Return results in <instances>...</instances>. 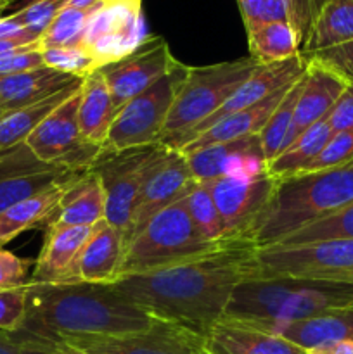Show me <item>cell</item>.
<instances>
[{
  "label": "cell",
  "mask_w": 353,
  "mask_h": 354,
  "mask_svg": "<svg viewBox=\"0 0 353 354\" xmlns=\"http://www.w3.org/2000/svg\"><path fill=\"white\" fill-rule=\"evenodd\" d=\"M52 354H89L78 348L64 344V342H52Z\"/></svg>",
  "instance_id": "51"
},
{
  "label": "cell",
  "mask_w": 353,
  "mask_h": 354,
  "mask_svg": "<svg viewBox=\"0 0 353 354\" xmlns=\"http://www.w3.org/2000/svg\"><path fill=\"white\" fill-rule=\"evenodd\" d=\"M307 71L301 78L300 95H298L296 107H294L289 144L294 138L300 137L305 130L327 118L348 83L341 75L332 71L317 59L307 57Z\"/></svg>",
  "instance_id": "18"
},
{
  "label": "cell",
  "mask_w": 353,
  "mask_h": 354,
  "mask_svg": "<svg viewBox=\"0 0 353 354\" xmlns=\"http://www.w3.org/2000/svg\"><path fill=\"white\" fill-rule=\"evenodd\" d=\"M28 48H40V44L28 38H0V57Z\"/></svg>",
  "instance_id": "47"
},
{
  "label": "cell",
  "mask_w": 353,
  "mask_h": 354,
  "mask_svg": "<svg viewBox=\"0 0 353 354\" xmlns=\"http://www.w3.org/2000/svg\"><path fill=\"white\" fill-rule=\"evenodd\" d=\"M331 137L332 130L327 120L315 123L314 127L305 130L300 137L294 138L277 158L269 161V175L279 180L303 173Z\"/></svg>",
  "instance_id": "29"
},
{
  "label": "cell",
  "mask_w": 353,
  "mask_h": 354,
  "mask_svg": "<svg viewBox=\"0 0 353 354\" xmlns=\"http://www.w3.org/2000/svg\"><path fill=\"white\" fill-rule=\"evenodd\" d=\"M189 68L179 62L168 75L125 104L114 116L102 151L121 152L159 144L173 100L189 75Z\"/></svg>",
  "instance_id": "7"
},
{
  "label": "cell",
  "mask_w": 353,
  "mask_h": 354,
  "mask_svg": "<svg viewBox=\"0 0 353 354\" xmlns=\"http://www.w3.org/2000/svg\"><path fill=\"white\" fill-rule=\"evenodd\" d=\"M255 254L253 242H228L203 258L147 275L125 277L113 287L151 317L204 335L224 318L235 287L256 279Z\"/></svg>",
  "instance_id": "1"
},
{
  "label": "cell",
  "mask_w": 353,
  "mask_h": 354,
  "mask_svg": "<svg viewBox=\"0 0 353 354\" xmlns=\"http://www.w3.org/2000/svg\"><path fill=\"white\" fill-rule=\"evenodd\" d=\"M80 88L40 121L24 144L40 161L61 168L87 171L102 151L83 140L78 127Z\"/></svg>",
  "instance_id": "10"
},
{
  "label": "cell",
  "mask_w": 353,
  "mask_h": 354,
  "mask_svg": "<svg viewBox=\"0 0 353 354\" xmlns=\"http://www.w3.org/2000/svg\"><path fill=\"white\" fill-rule=\"evenodd\" d=\"M307 64L308 61L303 54L294 55V57L287 59V61L272 62V64H258L255 71L249 75V78L246 80L242 85H239L237 88H235V92L232 93V95L228 97V99L225 100L210 118H206L203 123L197 124V127L180 142V145L175 151H180L182 147H185V145L189 144V142H192L197 135L206 131L208 128L217 124L218 121L224 120V118L239 113V111L248 109V107L262 102L263 99L272 95L277 90L284 88V86L287 85H293L294 82H298V80L305 75Z\"/></svg>",
  "instance_id": "17"
},
{
  "label": "cell",
  "mask_w": 353,
  "mask_h": 354,
  "mask_svg": "<svg viewBox=\"0 0 353 354\" xmlns=\"http://www.w3.org/2000/svg\"><path fill=\"white\" fill-rule=\"evenodd\" d=\"M204 346L210 354H307L279 335L227 318L204 332Z\"/></svg>",
  "instance_id": "20"
},
{
  "label": "cell",
  "mask_w": 353,
  "mask_h": 354,
  "mask_svg": "<svg viewBox=\"0 0 353 354\" xmlns=\"http://www.w3.org/2000/svg\"><path fill=\"white\" fill-rule=\"evenodd\" d=\"M23 351V335L19 330H0V354H21Z\"/></svg>",
  "instance_id": "48"
},
{
  "label": "cell",
  "mask_w": 353,
  "mask_h": 354,
  "mask_svg": "<svg viewBox=\"0 0 353 354\" xmlns=\"http://www.w3.org/2000/svg\"><path fill=\"white\" fill-rule=\"evenodd\" d=\"M256 279L327 280L353 283V239L256 249Z\"/></svg>",
  "instance_id": "8"
},
{
  "label": "cell",
  "mask_w": 353,
  "mask_h": 354,
  "mask_svg": "<svg viewBox=\"0 0 353 354\" xmlns=\"http://www.w3.org/2000/svg\"><path fill=\"white\" fill-rule=\"evenodd\" d=\"M21 335H23V351L21 354H52V342L35 337L26 332H21Z\"/></svg>",
  "instance_id": "49"
},
{
  "label": "cell",
  "mask_w": 353,
  "mask_h": 354,
  "mask_svg": "<svg viewBox=\"0 0 353 354\" xmlns=\"http://www.w3.org/2000/svg\"><path fill=\"white\" fill-rule=\"evenodd\" d=\"M57 342L89 354H210L203 334L163 320L134 334L76 335Z\"/></svg>",
  "instance_id": "12"
},
{
  "label": "cell",
  "mask_w": 353,
  "mask_h": 354,
  "mask_svg": "<svg viewBox=\"0 0 353 354\" xmlns=\"http://www.w3.org/2000/svg\"><path fill=\"white\" fill-rule=\"evenodd\" d=\"M307 354H353V341H338L308 349Z\"/></svg>",
  "instance_id": "50"
},
{
  "label": "cell",
  "mask_w": 353,
  "mask_h": 354,
  "mask_svg": "<svg viewBox=\"0 0 353 354\" xmlns=\"http://www.w3.org/2000/svg\"><path fill=\"white\" fill-rule=\"evenodd\" d=\"M6 114H7V113H6V111H3V107L0 106V120H2V118L6 116Z\"/></svg>",
  "instance_id": "55"
},
{
  "label": "cell",
  "mask_w": 353,
  "mask_h": 354,
  "mask_svg": "<svg viewBox=\"0 0 353 354\" xmlns=\"http://www.w3.org/2000/svg\"><path fill=\"white\" fill-rule=\"evenodd\" d=\"M242 140L206 145V147L196 149V151L183 154L194 180L196 182H211V180L220 178L225 159L228 158L230 152H234L241 145Z\"/></svg>",
  "instance_id": "37"
},
{
  "label": "cell",
  "mask_w": 353,
  "mask_h": 354,
  "mask_svg": "<svg viewBox=\"0 0 353 354\" xmlns=\"http://www.w3.org/2000/svg\"><path fill=\"white\" fill-rule=\"evenodd\" d=\"M82 82L68 86L66 90L48 97V99L42 100V102L23 107V109L12 111V113H7L6 116L0 120V152L14 147V145L24 144L26 138L30 137L31 131L40 124V121L44 120L48 113H52L55 107L61 106L68 97H71L73 93L82 86Z\"/></svg>",
  "instance_id": "31"
},
{
  "label": "cell",
  "mask_w": 353,
  "mask_h": 354,
  "mask_svg": "<svg viewBox=\"0 0 353 354\" xmlns=\"http://www.w3.org/2000/svg\"><path fill=\"white\" fill-rule=\"evenodd\" d=\"M301 78L289 86V90L282 97L279 106L270 114L269 121L265 123L263 130L260 131V145H262V151L266 162L277 158L287 147V144H289V135L291 130H293L294 120V107H296V100L301 88Z\"/></svg>",
  "instance_id": "32"
},
{
  "label": "cell",
  "mask_w": 353,
  "mask_h": 354,
  "mask_svg": "<svg viewBox=\"0 0 353 354\" xmlns=\"http://www.w3.org/2000/svg\"><path fill=\"white\" fill-rule=\"evenodd\" d=\"M42 66H45V62L40 48H28V50H19L0 57V76L31 71Z\"/></svg>",
  "instance_id": "46"
},
{
  "label": "cell",
  "mask_w": 353,
  "mask_h": 354,
  "mask_svg": "<svg viewBox=\"0 0 353 354\" xmlns=\"http://www.w3.org/2000/svg\"><path fill=\"white\" fill-rule=\"evenodd\" d=\"M28 286L21 289L0 290V330L16 332L26 317Z\"/></svg>",
  "instance_id": "41"
},
{
  "label": "cell",
  "mask_w": 353,
  "mask_h": 354,
  "mask_svg": "<svg viewBox=\"0 0 353 354\" xmlns=\"http://www.w3.org/2000/svg\"><path fill=\"white\" fill-rule=\"evenodd\" d=\"M352 203L353 162L279 178L251 242L256 249L277 245L300 228L332 216Z\"/></svg>",
  "instance_id": "3"
},
{
  "label": "cell",
  "mask_w": 353,
  "mask_h": 354,
  "mask_svg": "<svg viewBox=\"0 0 353 354\" xmlns=\"http://www.w3.org/2000/svg\"><path fill=\"white\" fill-rule=\"evenodd\" d=\"M156 322L113 283H28L26 317L19 330L57 342L76 335L134 334Z\"/></svg>",
  "instance_id": "2"
},
{
  "label": "cell",
  "mask_w": 353,
  "mask_h": 354,
  "mask_svg": "<svg viewBox=\"0 0 353 354\" xmlns=\"http://www.w3.org/2000/svg\"><path fill=\"white\" fill-rule=\"evenodd\" d=\"M14 2H17V0H10V3H14Z\"/></svg>",
  "instance_id": "56"
},
{
  "label": "cell",
  "mask_w": 353,
  "mask_h": 354,
  "mask_svg": "<svg viewBox=\"0 0 353 354\" xmlns=\"http://www.w3.org/2000/svg\"><path fill=\"white\" fill-rule=\"evenodd\" d=\"M165 145L127 149L121 152L100 151L92 165L106 194V216L104 220L116 227L127 237L135 201L152 162L163 152Z\"/></svg>",
  "instance_id": "9"
},
{
  "label": "cell",
  "mask_w": 353,
  "mask_h": 354,
  "mask_svg": "<svg viewBox=\"0 0 353 354\" xmlns=\"http://www.w3.org/2000/svg\"><path fill=\"white\" fill-rule=\"evenodd\" d=\"M68 2L69 0H40V2L31 3V6L23 7L19 10H14L9 16H12L14 21H17L21 26L26 28L35 37L40 38L44 31L51 26L52 21L55 19V16L64 7H68Z\"/></svg>",
  "instance_id": "39"
},
{
  "label": "cell",
  "mask_w": 353,
  "mask_h": 354,
  "mask_svg": "<svg viewBox=\"0 0 353 354\" xmlns=\"http://www.w3.org/2000/svg\"><path fill=\"white\" fill-rule=\"evenodd\" d=\"M320 61L332 71L341 75L346 82H353V40L348 44L338 45V47L327 48V50L315 52V54L305 55Z\"/></svg>",
  "instance_id": "44"
},
{
  "label": "cell",
  "mask_w": 353,
  "mask_h": 354,
  "mask_svg": "<svg viewBox=\"0 0 353 354\" xmlns=\"http://www.w3.org/2000/svg\"><path fill=\"white\" fill-rule=\"evenodd\" d=\"M179 62L170 52L165 38L149 37L130 55L100 68L116 113L134 97L168 75Z\"/></svg>",
  "instance_id": "14"
},
{
  "label": "cell",
  "mask_w": 353,
  "mask_h": 354,
  "mask_svg": "<svg viewBox=\"0 0 353 354\" xmlns=\"http://www.w3.org/2000/svg\"><path fill=\"white\" fill-rule=\"evenodd\" d=\"M208 183L221 216L225 241L251 242L253 232L275 189V178L270 175L256 182L217 178Z\"/></svg>",
  "instance_id": "16"
},
{
  "label": "cell",
  "mask_w": 353,
  "mask_h": 354,
  "mask_svg": "<svg viewBox=\"0 0 353 354\" xmlns=\"http://www.w3.org/2000/svg\"><path fill=\"white\" fill-rule=\"evenodd\" d=\"M325 120H327L332 133L353 130V82L346 83L345 90L341 92L339 99L336 100L334 107H332Z\"/></svg>",
  "instance_id": "45"
},
{
  "label": "cell",
  "mask_w": 353,
  "mask_h": 354,
  "mask_svg": "<svg viewBox=\"0 0 353 354\" xmlns=\"http://www.w3.org/2000/svg\"><path fill=\"white\" fill-rule=\"evenodd\" d=\"M246 325L279 335L305 351L329 342L353 341V310L329 311L296 322H262Z\"/></svg>",
  "instance_id": "21"
},
{
  "label": "cell",
  "mask_w": 353,
  "mask_h": 354,
  "mask_svg": "<svg viewBox=\"0 0 353 354\" xmlns=\"http://www.w3.org/2000/svg\"><path fill=\"white\" fill-rule=\"evenodd\" d=\"M149 37L142 0H102L90 16L82 45L104 68L130 55Z\"/></svg>",
  "instance_id": "11"
},
{
  "label": "cell",
  "mask_w": 353,
  "mask_h": 354,
  "mask_svg": "<svg viewBox=\"0 0 353 354\" xmlns=\"http://www.w3.org/2000/svg\"><path fill=\"white\" fill-rule=\"evenodd\" d=\"M99 2H102V0H69L68 7H78V9H85V7H92Z\"/></svg>",
  "instance_id": "52"
},
{
  "label": "cell",
  "mask_w": 353,
  "mask_h": 354,
  "mask_svg": "<svg viewBox=\"0 0 353 354\" xmlns=\"http://www.w3.org/2000/svg\"><path fill=\"white\" fill-rule=\"evenodd\" d=\"M228 242H208L194 225L185 196L159 211L125 249L120 279L147 275L183 265L224 248ZM118 279V280H120Z\"/></svg>",
  "instance_id": "5"
},
{
  "label": "cell",
  "mask_w": 353,
  "mask_h": 354,
  "mask_svg": "<svg viewBox=\"0 0 353 354\" xmlns=\"http://www.w3.org/2000/svg\"><path fill=\"white\" fill-rule=\"evenodd\" d=\"M99 3H96V6L92 7H85V9L64 7V9L55 16V19L52 21L51 26L44 31L40 40H38L40 50L55 47H73V45L82 44L90 16H92L93 10H96V7L99 6Z\"/></svg>",
  "instance_id": "34"
},
{
  "label": "cell",
  "mask_w": 353,
  "mask_h": 354,
  "mask_svg": "<svg viewBox=\"0 0 353 354\" xmlns=\"http://www.w3.org/2000/svg\"><path fill=\"white\" fill-rule=\"evenodd\" d=\"M325 0H284L287 12V23L296 30L298 38H300L301 50L307 41L308 33L311 30L315 17L318 10L322 9Z\"/></svg>",
  "instance_id": "42"
},
{
  "label": "cell",
  "mask_w": 353,
  "mask_h": 354,
  "mask_svg": "<svg viewBox=\"0 0 353 354\" xmlns=\"http://www.w3.org/2000/svg\"><path fill=\"white\" fill-rule=\"evenodd\" d=\"M92 227L48 228L44 248L35 261L30 283H68L73 266L89 239Z\"/></svg>",
  "instance_id": "23"
},
{
  "label": "cell",
  "mask_w": 353,
  "mask_h": 354,
  "mask_svg": "<svg viewBox=\"0 0 353 354\" xmlns=\"http://www.w3.org/2000/svg\"><path fill=\"white\" fill-rule=\"evenodd\" d=\"M194 182L196 180L190 173L185 156L180 151L168 147L163 149L161 154L149 168L135 201L130 227L125 237V249L159 211L182 199Z\"/></svg>",
  "instance_id": "13"
},
{
  "label": "cell",
  "mask_w": 353,
  "mask_h": 354,
  "mask_svg": "<svg viewBox=\"0 0 353 354\" xmlns=\"http://www.w3.org/2000/svg\"><path fill=\"white\" fill-rule=\"evenodd\" d=\"M9 6H10V0H0V12L6 10Z\"/></svg>",
  "instance_id": "54"
},
{
  "label": "cell",
  "mask_w": 353,
  "mask_h": 354,
  "mask_svg": "<svg viewBox=\"0 0 353 354\" xmlns=\"http://www.w3.org/2000/svg\"><path fill=\"white\" fill-rule=\"evenodd\" d=\"M106 216V194L100 178L89 169L64 187L57 207L48 220V228L93 227Z\"/></svg>",
  "instance_id": "22"
},
{
  "label": "cell",
  "mask_w": 353,
  "mask_h": 354,
  "mask_svg": "<svg viewBox=\"0 0 353 354\" xmlns=\"http://www.w3.org/2000/svg\"><path fill=\"white\" fill-rule=\"evenodd\" d=\"M338 310H353V283L273 277L239 283L224 318L242 324L296 322Z\"/></svg>",
  "instance_id": "4"
},
{
  "label": "cell",
  "mask_w": 353,
  "mask_h": 354,
  "mask_svg": "<svg viewBox=\"0 0 353 354\" xmlns=\"http://www.w3.org/2000/svg\"><path fill=\"white\" fill-rule=\"evenodd\" d=\"M37 2H40V0H17V9L16 10L23 9V7H28V6H31V3H37Z\"/></svg>",
  "instance_id": "53"
},
{
  "label": "cell",
  "mask_w": 353,
  "mask_h": 354,
  "mask_svg": "<svg viewBox=\"0 0 353 354\" xmlns=\"http://www.w3.org/2000/svg\"><path fill=\"white\" fill-rule=\"evenodd\" d=\"M69 183H66V185H69ZM66 185L45 190V192L28 197V199L3 209L0 213V245L7 244L17 235L31 230V228L47 227Z\"/></svg>",
  "instance_id": "28"
},
{
  "label": "cell",
  "mask_w": 353,
  "mask_h": 354,
  "mask_svg": "<svg viewBox=\"0 0 353 354\" xmlns=\"http://www.w3.org/2000/svg\"><path fill=\"white\" fill-rule=\"evenodd\" d=\"M353 40V0H325L301 54L310 55Z\"/></svg>",
  "instance_id": "27"
},
{
  "label": "cell",
  "mask_w": 353,
  "mask_h": 354,
  "mask_svg": "<svg viewBox=\"0 0 353 354\" xmlns=\"http://www.w3.org/2000/svg\"><path fill=\"white\" fill-rule=\"evenodd\" d=\"M114 116H116V107L113 97L102 73L97 69L85 76L80 86L78 127L83 140L102 149Z\"/></svg>",
  "instance_id": "26"
},
{
  "label": "cell",
  "mask_w": 353,
  "mask_h": 354,
  "mask_svg": "<svg viewBox=\"0 0 353 354\" xmlns=\"http://www.w3.org/2000/svg\"><path fill=\"white\" fill-rule=\"evenodd\" d=\"M353 162V130L332 133L317 158L310 162L303 173L325 171Z\"/></svg>",
  "instance_id": "38"
},
{
  "label": "cell",
  "mask_w": 353,
  "mask_h": 354,
  "mask_svg": "<svg viewBox=\"0 0 353 354\" xmlns=\"http://www.w3.org/2000/svg\"><path fill=\"white\" fill-rule=\"evenodd\" d=\"M334 239H353V203L332 216L300 228L277 245H301Z\"/></svg>",
  "instance_id": "35"
},
{
  "label": "cell",
  "mask_w": 353,
  "mask_h": 354,
  "mask_svg": "<svg viewBox=\"0 0 353 354\" xmlns=\"http://www.w3.org/2000/svg\"><path fill=\"white\" fill-rule=\"evenodd\" d=\"M256 66L258 62L248 55L220 64L189 68V75L173 100L159 144L175 151L197 124L210 118L249 78Z\"/></svg>",
  "instance_id": "6"
},
{
  "label": "cell",
  "mask_w": 353,
  "mask_h": 354,
  "mask_svg": "<svg viewBox=\"0 0 353 354\" xmlns=\"http://www.w3.org/2000/svg\"><path fill=\"white\" fill-rule=\"evenodd\" d=\"M246 31H251L262 23L287 21L284 0H237Z\"/></svg>",
  "instance_id": "40"
},
{
  "label": "cell",
  "mask_w": 353,
  "mask_h": 354,
  "mask_svg": "<svg viewBox=\"0 0 353 354\" xmlns=\"http://www.w3.org/2000/svg\"><path fill=\"white\" fill-rule=\"evenodd\" d=\"M44 62L48 68L55 69L64 75L85 78L90 73L100 69L99 62L85 45H73V47H55L42 50Z\"/></svg>",
  "instance_id": "36"
},
{
  "label": "cell",
  "mask_w": 353,
  "mask_h": 354,
  "mask_svg": "<svg viewBox=\"0 0 353 354\" xmlns=\"http://www.w3.org/2000/svg\"><path fill=\"white\" fill-rule=\"evenodd\" d=\"M125 256L123 234L106 220L93 225L68 283H114Z\"/></svg>",
  "instance_id": "19"
},
{
  "label": "cell",
  "mask_w": 353,
  "mask_h": 354,
  "mask_svg": "<svg viewBox=\"0 0 353 354\" xmlns=\"http://www.w3.org/2000/svg\"><path fill=\"white\" fill-rule=\"evenodd\" d=\"M82 80L55 71L48 66L0 76V106L6 113H12L42 102Z\"/></svg>",
  "instance_id": "24"
},
{
  "label": "cell",
  "mask_w": 353,
  "mask_h": 354,
  "mask_svg": "<svg viewBox=\"0 0 353 354\" xmlns=\"http://www.w3.org/2000/svg\"><path fill=\"white\" fill-rule=\"evenodd\" d=\"M185 206L196 228L208 242L213 244L228 242L224 239V223L211 196L210 183L194 182L189 192L185 194Z\"/></svg>",
  "instance_id": "33"
},
{
  "label": "cell",
  "mask_w": 353,
  "mask_h": 354,
  "mask_svg": "<svg viewBox=\"0 0 353 354\" xmlns=\"http://www.w3.org/2000/svg\"><path fill=\"white\" fill-rule=\"evenodd\" d=\"M289 86L291 85L277 90L272 95H269L266 99H263L262 102L255 104V106L248 107V109L239 111V113L230 114V116L220 120L217 124H213V127L208 128L206 131L197 135V137L194 138L192 142H189L185 147L180 149V152H182V154H187V152L206 147V145L225 144V142L258 137L260 131L263 130L265 123L269 121L270 114H272L273 111H275V107L279 106V102L282 100V97L286 95Z\"/></svg>",
  "instance_id": "25"
},
{
  "label": "cell",
  "mask_w": 353,
  "mask_h": 354,
  "mask_svg": "<svg viewBox=\"0 0 353 354\" xmlns=\"http://www.w3.org/2000/svg\"><path fill=\"white\" fill-rule=\"evenodd\" d=\"M89 171V169H87ZM85 171L61 168L40 161L26 144L0 152V213L12 204L66 185Z\"/></svg>",
  "instance_id": "15"
},
{
  "label": "cell",
  "mask_w": 353,
  "mask_h": 354,
  "mask_svg": "<svg viewBox=\"0 0 353 354\" xmlns=\"http://www.w3.org/2000/svg\"><path fill=\"white\" fill-rule=\"evenodd\" d=\"M30 265L28 259L17 258L14 252L0 248V290L21 289L30 283Z\"/></svg>",
  "instance_id": "43"
},
{
  "label": "cell",
  "mask_w": 353,
  "mask_h": 354,
  "mask_svg": "<svg viewBox=\"0 0 353 354\" xmlns=\"http://www.w3.org/2000/svg\"><path fill=\"white\" fill-rule=\"evenodd\" d=\"M248 33L249 55L258 64L287 61L301 54L296 30L287 21H270L253 28Z\"/></svg>",
  "instance_id": "30"
}]
</instances>
